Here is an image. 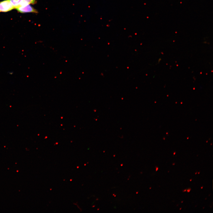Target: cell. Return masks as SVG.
I'll use <instances>...</instances> for the list:
<instances>
[{
    "mask_svg": "<svg viewBox=\"0 0 213 213\" xmlns=\"http://www.w3.org/2000/svg\"><path fill=\"white\" fill-rule=\"evenodd\" d=\"M14 9V7L9 0L0 2V12H7Z\"/></svg>",
    "mask_w": 213,
    "mask_h": 213,
    "instance_id": "cell-1",
    "label": "cell"
},
{
    "mask_svg": "<svg viewBox=\"0 0 213 213\" xmlns=\"http://www.w3.org/2000/svg\"><path fill=\"white\" fill-rule=\"evenodd\" d=\"M18 12L21 13H38L37 11L30 5L24 6H20L16 8Z\"/></svg>",
    "mask_w": 213,
    "mask_h": 213,
    "instance_id": "cell-2",
    "label": "cell"
},
{
    "mask_svg": "<svg viewBox=\"0 0 213 213\" xmlns=\"http://www.w3.org/2000/svg\"><path fill=\"white\" fill-rule=\"evenodd\" d=\"M36 1V0H19L18 7L25 6L31 4H34L35 3Z\"/></svg>",
    "mask_w": 213,
    "mask_h": 213,
    "instance_id": "cell-3",
    "label": "cell"
},
{
    "mask_svg": "<svg viewBox=\"0 0 213 213\" xmlns=\"http://www.w3.org/2000/svg\"><path fill=\"white\" fill-rule=\"evenodd\" d=\"M15 8L18 7L19 0H9Z\"/></svg>",
    "mask_w": 213,
    "mask_h": 213,
    "instance_id": "cell-4",
    "label": "cell"
},
{
    "mask_svg": "<svg viewBox=\"0 0 213 213\" xmlns=\"http://www.w3.org/2000/svg\"><path fill=\"white\" fill-rule=\"evenodd\" d=\"M191 190V189H188L187 190H186V191L188 193H189L190 191Z\"/></svg>",
    "mask_w": 213,
    "mask_h": 213,
    "instance_id": "cell-5",
    "label": "cell"
},
{
    "mask_svg": "<svg viewBox=\"0 0 213 213\" xmlns=\"http://www.w3.org/2000/svg\"><path fill=\"white\" fill-rule=\"evenodd\" d=\"M158 170H159V168L158 167H156V171H157Z\"/></svg>",
    "mask_w": 213,
    "mask_h": 213,
    "instance_id": "cell-6",
    "label": "cell"
},
{
    "mask_svg": "<svg viewBox=\"0 0 213 213\" xmlns=\"http://www.w3.org/2000/svg\"><path fill=\"white\" fill-rule=\"evenodd\" d=\"M186 191V189L184 190V191H183V192H185Z\"/></svg>",
    "mask_w": 213,
    "mask_h": 213,
    "instance_id": "cell-7",
    "label": "cell"
},
{
    "mask_svg": "<svg viewBox=\"0 0 213 213\" xmlns=\"http://www.w3.org/2000/svg\"><path fill=\"white\" fill-rule=\"evenodd\" d=\"M192 179H190V182H191V181H192Z\"/></svg>",
    "mask_w": 213,
    "mask_h": 213,
    "instance_id": "cell-8",
    "label": "cell"
},
{
    "mask_svg": "<svg viewBox=\"0 0 213 213\" xmlns=\"http://www.w3.org/2000/svg\"><path fill=\"white\" fill-rule=\"evenodd\" d=\"M203 188V186H202L201 187V189H202Z\"/></svg>",
    "mask_w": 213,
    "mask_h": 213,
    "instance_id": "cell-9",
    "label": "cell"
},
{
    "mask_svg": "<svg viewBox=\"0 0 213 213\" xmlns=\"http://www.w3.org/2000/svg\"><path fill=\"white\" fill-rule=\"evenodd\" d=\"M175 165V163H174V164H173V165Z\"/></svg>",
    "mask_w": 213,
    "mask_h": 213,
    "instance_id": "cell-10",
    "label": "cell"
},
{
    "mask_svg": "<svg viewBox=\"0 0 213 213\" xmlns=\"http://www.w3.org/2000/svg\"><path fill=\"white\" fill-rule=\"evenodd\" d=\"M200 174V172H199L198 173V174Z\"/></svg>",
    "mask_w": 213,
    "mask_h": 213,
    "instance_id": "cell-11",
    "label": "cell"
},
{
    "mask_svg": "<svg viewBox=\"0 0 213 213\" xmlns=\"http://www.w3.org/2000/svg\"><path fill=\"white\" fill-rule=\"evenodd\" d=\"M197 172H196V173H195V174H196H196H197Z\"/></svg>",
    "mask_w": 213,
    "mask_h": 213,
    "instance_id": "cell-12",
    "label": "cell"
},
{
    "mask_svg": "<svg viewBox=\"0 0 213 213\" xmlns=\"http://www.w3.org/2000/svg\"><path fill=\"white\" fill-rule=\"evenodd\" d=\"M183 203V201H182V203Z\"/></svg>",
    "mask_w": 213,
    "mask_h": 213,
    "instance_id": "cell-13",
    "label": "cell"
},
{
    "mask_svg": "<svg viewBox=\"0 0 213 213\" xmlns=\"http://www.w3.org/2000/svg\"><path fill=\"white\" fill-rule=\"evenodd\" d=\"M17 172H18V171H17Z\"/></svg>",
    "mask_w": 213,
    "mask_h": 213,
    "instance_id": "cell-14",
    "label": "cell"
},
{
    "mask_svg": "<svg viewBox=\"0 0 213 213\" xmlns=\"http://www.w3.org/2000/svg\"><path fill=\"white\" fill-rule=\"evenodd\" d=\"M181 209H182V208H180V210H181Z\"/></svg>",
    "mask_w": 213,
    "mask_h": 213,
    "instance_id": "cell-15",
    "label": "cell"
},
{
    "mask_svg": "<svg viewBox=\"0 0 213 213\" xmlns=\"http://www.w3.org/2000/svg\"><path fill=\"white\" fill-rule=\"evenodd\" d=\"M175 154V153H174V154Z\"/></svg>",
    "mask_w": 213,
    "mask_h": 213,
    "instance_id": "cell-16",
    "label": "cell"
},
{
    "mask_svg": "<svg viewBox=\"0 0 213 213\" xmlns=\"http://www.w3.org/2000/svg\"><path fill=\"white\" fill-rule=\"evenodd\" d=\"M151 188H150V189H151Z\"/></svg>",
    "mask_w": 213,
    "mask_h": 213,
    "instance_id": "cell-17",
    "label": "cell"
},
{
    "mask_svg": "<svg viewBox=\"0 0 213 213\" xmlns=\"http://www.w3.org/2000/svg\"><path fill=\"white\" fill-rule=\"evenodd\" d=\"M138 193V192L137 193H137Z\"/></svg>",
    "mask_w": 213,
    "mask_h": 213,
    "instance_id": "cell-18",
    "label": "cell"
}]
</instances>
